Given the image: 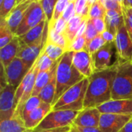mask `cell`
<instances>
[{"label": "cell", "mask_w": 132, "mask_h": 132, "mask_svg": "<svg viewBox=\"0 0 132 132\" xmlns=\"http://www.w3.org/2000/svg\"><path fill=\"white\" fill-rule=\"evenodd\" d=\"M119 61L107 70L94 73L89 78L84 109L97 108L104 103L112 100L113 82Z\"/></svg>", "instance_id": "cell-1"}, {"label": "cell", "mask_w": 132, "mask_h": 132, "mask_svg": "<svg viewBox=\"0 0 132 132\" xmlns=\"http://www.w3.org/2000/svg\"><path fill=\"white\" fill-rule=\"evenodd\" d=\"M73 52L67 51L59 60L56 73V90L53 105L65 91L85 78L73 66Z\"/></svg>", "instance_id": "cell-2"}, {"label": "cell", "mask_w": 132, "mask_h": 132, "mask_svg": "<svg viewBox=\"0 0 132 132\" xmlns=\"http://www.w3.org/2000/svg\"><path fill=\"white\" fill-rule=\"evenodd\" d=\"M88 84L89 78H84L79 83L71 87L65 91L52 106V110H70L76 111H83Z\"/></svg>", "instance_id": "cell-3"}, {"label": "cell", "mask_w": 132, "mask_h": 132, "mask_svg": "<svg viewBox=\"0 0 132 132\" xmlns=\"http://www.w3.org/2000/svg\"><path fill=\"white\" fill-rule=\"evenodd\" d=\"M132 99V62L119 61L113 82L112 100Z\"/></svg>", "instance_id": "cell-4"}, {"label": "cell", "mask_w": 132, "mask_h": 132, "mask_svg": "<svg viewBox=\"0 0 132 132\" xmlns=\"http://www.w3.org/2000/svg\"><path fill=\"white\" fill-rule=\"evenodd\" d=\"M79 112L70 110H52L33 131L72 126Z\"/></svg>", "instance_id": "cell-5"}, {"label": "cell", "mask_w": 132, "mask_h": 132, "mask_svg": "<svg viewBox=\"0 0 132 132\" xmlns=\"http://www.w3.org/2000/svg\"><path fill=\"white\" fill-rule=\"evenodd\" d=\"M46 19V17L39 2L34 1L26 11L24 17L15 33V36L19 37L24 35L29 29L37 26L39 22Z\"/></svg>", "instance_id": "cell-6"}, {"label": "cell", "mask_w": 132, "mask_h": 132, "mask_svg": "<svg viewBox=\"0 0 132 132\" xmlns=\"http://www.w3.org/2000/svg\"><path fill=\"white\" fill-rule=\"evenodd\" d=\"M114 54H118L117 50L114 42H111L107 43L99 50L91 55L94 73L107 70L114 65L116 63H112Z\"/></svg>", "instance_id": "cell-7"}, {"label": "cell", "mask_w": 132, "mask_h": 132, "mask_svg": "<svg viewBox=\"0 0 132 132\" xmlns=\"http://www.w3.org/2000/svg\"><path fill=\"white\" fill-rule=\"evenodd\" d=\"M16 87L6 84L1 87L0 94V121L11 119L15 112L16 104L15 101Z\"/></svg>", "instance_id": "cell-8"}, {"label": "cell", "mask_w": 132, "mask_h": 132, "mask_svg": "<svg viewBox=\"0 0 132 132\" xmlns=\"http://www.w3.org/2000/svg\"><path fill=\"white\" fill-rule=\"evenodd\" d=\"M114 43L119 60L122 62L131 61L132 39L127 31L125 24L119 28L115 36Z\"/></svg>", "instance_id": "cell-9"}, {"label": "cell", "mask_w": 132, "mask_h": 132, "mask_svg": "<svg viewBox=\"0 0 132 132\" xmlns=\"http://www.w3.org/2000/svg\"><path fill=\"white\" fill-rule=\"evenodd\" d=\"M30 69L20 58L15 57L5 69H3L8 84L17 88Z\"/></svg>", "instance_id": "cell-10"}, {"label": "cell", "mask_w": 132, "mask_h": 132, "mask_svg": "<svg viewBox=\"0 0 132 132\" xmlns=\"http://www.w3.org/2000/svg\"><path fill=\"white\" fill-rule=\"evenodd\" d=\"M131 119L132 115L101 114L99 128L102 132H119Z\"/></svg>", "instance_id": "cell-11"}, {"label": "cell", "mask_w": 132, "mask_h": 132, "mask_svg": "<svg viewBox=\"0 0 132 132\" xmlns=\"http://www.w3.org/2000/svg\"><path fill=\"white\" fill-rule=\"evenodd\" d=\"M46 41L47 39L35 44L26 45L19 40V48L16 57L20 58L29 68H31L42 53Z\"/></svg>", "instance_id": "cell-12"}, {"label": "cell", "mask_w": 132, "mask_h": 132, "mask_svg": "<svg viewBox=\"0 0 132 132\" xmlns=\"http://www.w3.org/2000/svg\"><path fill=\"white\" fill-rule=\"evenodd\" d=\"M48 31L49 22L46 19L19 38V40L23 43L26 45H32L46 40L48 36Z\"/></svg>", "instance_id": "cell-13"}, {"label": "cell", "mask_w": 132, "mask_h": 132, "mask_svg": "<svg viewBox=\"0 0 132 132\" xmlns=\"http://www.w3.org/2000/svg\"><path fill=\"white\" fill-rule=\"evenodd\" d=\"M101 114L132 115V99L111 100L97 107Z\"/></svg>", "instance_id": "cell-14"}, {"label": "cell", "mask_w": 132, "mask_h": 132, "mask_svg": "<svg viewBox=\"0 0 132 132\" xmlns=\"http://www.w3.org/2000/svg\"><path fill=\"white\" fill-rule=\"evenodd\" d=\"M101 113L97 108H85L80 111L73 125L80 127L98 128Z\"/></svg>", "instance_id": "cell-15"}, {"label": "cell", "mask_w": 132, "mask_h": 132, "mask_svg": "<svg viewBox=\"0 0 132 132\" xmlns=\"http://www.w3.org/2000/svg\"><path fill=\"white\" fill-rule=\"evenodd\" d=\"M73 64L85 78H90L94 73L91 55L87 50L73 52Z\"/></svg>", "instance_id": "cell-16"}, {"label": "cell", "mask_w": 132, "mask_h": 132, "mask_svg": "<svg viewBox=\"0 0 132 132\" xmlns=\"http://www.w3.org/2000/svg\"><path fill=\"white\" fill-rule=\"evenodd\" d=\"M34 1L37 0H26L24 2L15 5V7L5 18L9 27L14 34L15 33L19 24L21 23L26 13V11Z\"/></svg>", "instance_id": "cell-17"}, {"label": "cell", "mask_w": 132, "mask_h": 132, "mask_svg": "<svg viewBox=\"0 0 132 132\" xmlns=\"http://www.w3.org/2000/svg\"><path fill=\"white\" fill-rule=\"evenodd\" d=\"M52 111V105L45 102H43L37 108L32 111L25 119L24 123L26 127L33 131L37 128L46 116Z\"/></svg>", "instance_id": "cell-18"}, {"label": "cell", "mask_w": 132, "mask_h": 132, "mask_svg": "<svg viewBox=\"0 0 132 132\" xmlns=\"http://www.w3.org/2000/svg\"><path fill=\"white\" fill-rule=\"evenodd\" d=\"M19 48V39L18 36H14L12 40L6 46L0 48V60L2 67L5 69L9 63L17 56Z\"/></svg>", "instance_id": "cell-19"}, {"label": "cell", "mask_w": 132, "mask_h": 132, "mask_svg": "<svg viewBox=\"0 0 132 132\" xmlns=\"http://www.w3.org/2000/svg\"><path fill=\"white\" fill-rule=\"evenodd\" d=\"M0 132H32L28 129L22 118L14 115L11 119L0 122Z\"/></svg>", "instance_id": "cell-20"}, {"label": "cell", "mask_w": 132, "mask_h": 132, "mask_svg": "<svg viewBox=\"0 0 132 132\" xmlns=\"http://www.w3.org/2000/svg\"><path fill=\"white\" fill-rule=\"evenodd\" d=\"M59 60H60V59L56 61L55 65L51 69H50L49 70L45 71V72H39L38 73L36 79L35 87H34V90H33L32 96H38L39 92L41 91V90L46 84H48L51 81V80L55 77Z\"/></svg>", "instance_id": "cell-21"}, {"label": "cell", "mask_w": 132, "mask_h": 132, "mask_svg": "<svg viewBox=\"0 0 132 132\" xmlns=\"http://www.w3.org/2000/svg\"><path fill=\"white\" fill-rule=\"evenodd\" d=\"M107 30L116 36L119 28L125 24L122 12L116 10H108L104 18Z\"/></svg>", "instance_id": "cell-22"}, {"label": "cell", "mask_w": 132, "mask_h": 132, "mask_svg": "<svg viewBox=\"0 0 132 132\" xmlns=\"http://www.w3.org/2000/svg\"><path fill=\"white\" fill-rule=\"evenodd\" d=\"M56 78L55 75V77L51 80V81L41 90L38 97L40 98V100L43 102L53 105L55 94H56Z\"/></svg>", "instance_id": "cell-23"}, {"label": "cell", "mask_w": 132, "mask_h": 132, "mask_svg": "<svg viewBox=\"0 0 132 132\" xmlns=\"http://www.w3.org/2000/svg\"><path fill=\"white\" fill-rule=\"evenodd\" d=\"M84 17L80 15H76L72 19H70L67 24V27L64 32V34L67 36V39L69 42V44L77 37V34L79 29V27L82 22Z\"/></svg>", "instance_id": "cell-24"}, {"label": "cell", "mask_w": 132, "mask_h": 132, "mask_svg": "<svg viewBox=\"0 0 132 132\" xmlns=\"http://www.w3.org/2000/svg\"><path fill=\"white\" fill-rule=\"evenodd\" d=\"M46 42L59 46L63 48L64 50H66V51H67L69 42L67 39L66 35L64 33H58L53 28H49Z\"/></svg>", "instance_id": "cell-25"}, {"label": "cell", "mask_w": 132, "mask_h": 132, "mask_svg": "<svg viewBox=\"0 0 132 132\" xmlns=\"http://www.w3.org/2000/svg\"><path fill=\"white\" fill-rule=\"evenodd\" d=\"M15 34L11 31L5 19H1L0 22V48L6 46L14 38Z\"/></svg>", "instance_id": "cell-26"}, {"label": "cell", "mask_w": 132, "mask_h": 132, "mask_svg": "<svg viewBox=\"0 0 132 132\" xmlns=\"http://www.w3.org/2000/svg\"><path fill=\"white\" fill-rule=\"evenodd\" d=\"M43 52L53 60L56 61L59 59H60L62 57V56L67 51H66V50H64L63 48H62L59 46H56L55 44L50 43L46 42V43L43 48Z\"/></svg>", "instance_id": "cell-27"}, {"label": "cell", "mask_w": 132, "mask_h": 132, "mask_svg": "<svg viewBox=\"0 0 132 132\" xmlns=\"http://www.w3.org/2000/svg\"><path fill=\"white\" fill-rule=\"evenodd\" d=\"M107 10L101 4V2L98 0L93 5H91L89 8L88 17L89 19H104L106 15Z\"/></svg>", "instance_id": "cell-28"}, {"label": "cell", "mask_w": 132, "mask_h": 132, "mask_svg": "<svg viewBox=\"0 0 132 132\" xmlns=\"http://www.w3.org/2000/svg\"><path fill=\"white\" fill-rule=\"evenodd\" d=\"M43 101L40 100V98L38 96H32L26 103L24 106V109L22 111V119H24L32 112L36 108H37Z\"/></svg>", "instance_id": "cell-29"}, {"label": "cell", "mask_w": 132, "mask_h": 132, "mask_svg": "<svg viewBox=\"0 0 132 132\" xmlns=\"http://www.w3.org/2000/svg\"><path fill=\"white\" fill-rule=\"evenodd\" d=\"M56 61H54L51 58H50L46 54H45V53L43 50L42 53L40 54L39 57L38 58L39 72H45V71L49 70L55 65Z\"/></svg>", "instance_id": "cell-30"}, {"label": "cell", "mask_w": 132, "mask_h": 132, "mask_svg": "<svg viewBox=\"0 0 132 132\" xmlns=\"http://www.w3.org/2000/svg\"><path fill=\"white\" fill-rule=\"evenodd\" d=\"M39 2L45 13L47 21L50 22L53 18L55 5L56 4L57 0H40Z\"/></svg>", "instance_id": "cell-31"}, {"label": "cell", "mask_w": 132, "mask_h": 132, "mask_svg": "<svg viewBox=\"0 0 132 132\" xmlns=\"http://www.w3.org/2000/svg\"><path fill=\"white\" fill-rule=\"evenodd\" d=\"M69 3H70L69 0H57L56 4L55 5L53 18H52L51 21L49 22V24L54 23L60 17L62 16L63 13L64 12V11H65V9L67 7Z\"/></svg>", "instance_id": "cell-32"}, {"label": "cell", "mask_w": 132, "mask_h": 132, "mask_svg": "<svg viewBox=\"0 0 132 132\" xmlns=\"http://www.w3.org/2000/svg\"><path fill=\"white\" fill-rule=\"evenodd\" d=\"M106 43H107L102 37L101 34H99L87 44L86 50H88V52L90 53V55H93L94 53H96L97 50H99Z\"/></svg>", "instance_id": "cell-33"}, {"label": "cell", "mask_w": 132, "mask_h": 132, "mask_svg": "<svg viewBox=\"0 0 132 132\" xmlns=\"http://www.w3.org/2000/svg\"><path fill=\"white\" fill-rule=\"evenodd\" d=\"M87 43L84 36L76 37L68 46L67 51L72 52H79L84 50H86Z\"/></svg>", "instance_id": "cell-34"}, {"label": "cell", "mask_w": 132, "mask_h": 132, "mask_svg": "<svg viewBox=\"0 0 132 132\" xmlns=\"http://www.w3.org/2000/svg\"><path fill=\"white\" fill-rule=\"evenodd\" d=\"M17 0H3L0 5V17L5 19L9 12L15 7Z\"/></svg>", "instance_id": "cell-35"}, {"label": "cell", "mask_w": 132, "mask_h": 132, "mask_svg": "<svg viewBox=\"0 0 132 132\" xmlns=\"http://www.w3.org/2000/svg\"><path fill=\"white\" fill-rule=\"evenodd\" d=\"M122 14L124 17L125 26L132 39V9L122 6Z\"/></svg>", "instance_id": "cell-36"}, {"label": "cell", "mask_w": 132, "mask_h": 132, "mask_svg": "<svg viewBox=\"0 0 132 132\" xmlns=\"http://www.w3.org/2000/svg\"><path fill=\"white\" fill-rule=\"evenodd\" d=\"M97 35H99L98 32L97 31V29H95L94 24H93V22H92V19H88V22H87V28H86V31L84 32V37H85V39H86V43H87V44L93 39H94ZM87 48V47H86Z\"/></svg>", "instance_id": "cell-37"}, {"label": "cell", "mask_w": 132, "mask_h": 132, "mask_svg": "<svg viewBox=\"0 0 132 132\" xmlns=\"http://www.w3.org/2000/svg\"><path fill=\"white\" fill-rule=\"evenodd\" d=\"M106 10H116L122 12V5L116 0H99Z\"/></svg>", "instance_id": "cell-38"}, {"label": "cell", "mask_w": 132, "mask_h": 132, "mask_svg": "<svg viewBox=\"0 0 132 132\" xmlns=\"http://www.w3.org/2000/svg\"><path fill=\"white\" fill-rule=\"evenodd\" d=\"M67 22L61 16L54 23L49 24V28H53L58 33H64Z\"/></svg>", "instance_id": "cell-39"}, {"label": "cell", "mask_w": 132, "mask_h": 132, "mask_svg": "<svg viewBox=\"0 0 132 132\" xmlns=\"http://www.w3.org/2000/svg\"><path fill=\"white\" fill-rule=\"evenodd\" d=\"M77 15L76 12V8H75V2H70L66 8L64 12L62 15V17L68 22L70 19H72L73 16Z\"/></svg>", "instance_id": "cell-40"}, {"label": "cell", "mask_w": 132, "mask_h": 132, "mask_svg": "<svg viewBox=\"0 0 132 132\" xmlns=\"http://www.w3.org/2000/svg\"><path fill=\"white\" fill-rule=\"evenodd\" d=\"M92 22H93V24H94L95 29H97V31L98 32L99 34H102L107 29L104 19H101V18L93 19Z\"/></svg>", "instance_id": "cell-41"}, {"label": "cell", "mask_w": 132, "mask_h": 132, "mask_svg": "<svg viewBox=\"0 0 132 132\" xmlns=\"http://www.w3.org/2000/svg\"><path fill=\"white\" fill-rule=\"evenodd\" d=\"M101 36L104 38V39L106 41V43H111V42H114L115 40V35L107 29L101 34Z\"/></svg>", "instance_id": "cell-42"}, {"label": "cell", "mask_w": 132, "mask_h": 132, "mask_svg": "<svg viewBox=\"0 0 132 132\" xmlns=\"http://www.w3.org/2000/svg\"><path fill=\"white\" fill-rule=\"evenodd\" d=\"M80 132H102L100 128H87V127H80L74 125Z\"/></svg>", "instance_id": "cell-43"}, {"label": "cell", "mask_w": 132, "mask_h": 132, "mask_svg": "<svg viewBox=\"0 0 132 132\" xmlns=\"http://www.w3.org/2000/svg\"><path fill=\"white\" fill-rule=\"evenodd\" d=\"M71 129V126H67L64 128H55V129H49V130H43V131H33L32 132H67Z\"/></svg>", "instance_id": "cell-44"}, {"label": "cell", "mask_w": 132, "mask_h": 132, "mask_svg": "<svg viewBox=\"0 0 132 132\" xmlns=\"http://www.w3.org/2000/svg\"><path fill=\"white\" fill-rule=\"evenodd\" d=\"M119 132H132V121L131 120Z\"/></svg>", "instance_id": "cell-45"}, {"label": "cell", "mask_w": 132, "mask_h": 132, "mask_svg": "<svg viewBox=\"0 0 132 132\" xmlns=\"http://www.w3.org/2000/svg\"><path fill=\"white\" fill-rule=\"evenodd\" d=\"M123 7L125 8H131L132 9V0H124Z\"/></svg>", "instance_id": "cell-46"}, {"label": "cell", "mask_w": 132, "mask_h": 132, "mask_svg": "<svg viewBox=\"0 0 132 132\" xmlns=\"http://www.w3.org/2000/svg\"><path fill=\"white\" fill-rule=\"evenodd\" d=\"M97 1H98V0H87V4L90 7L91 5H93L94 3H95Z\"/></svg>", "instance_id": "cell-47"}, {"label": "cell", "mask_w": 132, "mask_h": 132, "mask_svg": "<svg viewBox=\"0 0 132 132\" xmlns=\"http://www.w3.org/2000/svg\"><path fill=\"white\" fill-rule=\"evenodd\" d=\"M70 131L71 132H80L78 131V129L73 125L72 126H71V129H70Z\"/></svg>", "instance_id": "cell-48"}, {"label": "cell", "mask_w": 132, "mask_h": 132, "mask_svg": "<svg viewBox=\"0 0 132 132\" xmlns=\"http://www.w3.org/2000/svg\"><path fill=\"white\" fill-rule=\"evenodd\" d=\"M26 0H17V2H16V5H19V4H21V3H22V2H26Z\"/></svg>", "instance_id": "cell-49"}, {"label": "cell", "mask_w": 132, "mask_h": 132, "mask_svg": "<svg viewBox=\"0 0 132 132\" xmlns=\"http://www.w3.org/2000/svg\"><path fill=\"white\" fill-rule=\"evenodd\" d=\"M70 1V2H76V0H69Z\"/></svg>", "instance_id": "cell-50"}, {"label": "cell", "mask_w": 132, "mask_h": 132, "mask_svg": "<svg viewBox=\"0 0 132 132\" xmlns=\"http://www.w3.org/2000/svg\"><path fill=\"white\" fill-rule=\"evenodd\" d=\"M2 2H3V0H0V5L2 4Z\"/></svg>", "instance_id": "cell-51"}, {"label": "cell", "mask_w": 132, "mask_h": 132, "mask_svg": "<svg viewBox=\"0 0 132 132\" xmlns=\"http://www.w3.org/2000/svg\"><path fill=\"white\" fill-rule=\"evenodd\" d=\"M67 132H71V131H70H70H67Z\"/></svg>", "instance_id": "cell-52"}, {"label": "cell", "mask_w": 132, "mask_h": 132, "mask_svg": "<svg viewBox=\"0 0 132 132\" xmlns=\"http://www.w3.org/2000/svg\"><path fill=\"white\" fill-rule=\"evenodd\" d=\"M37 1H40V0H37Z\"/></svg>", "instance_id": "cell-53"}, {"label": "cell", "mask_w": 132, "mask_h": 132, "mask_svg": "<svg viewBox=\"0 0 132 132\" xmlns=\"http://www.w3.org/2000/svg\"><path fill=\"white\" fill-rule=\"evenodd\" d=\"M131 62H132V60H131Z\"/></svg>", "instance_id": "cell-54"}, {"label": "cell", "mask_w": 132, "mask_h": 132, "mask_svg": "<svg viewBox=\"0 0 132 132\" xmlns=\"http://www.w3.org/2000/svg\"><path fill=\"white\" fill-rule=\"evenodd\" d=\"M131 121H132V119H131Z\"/></svg>", "instance_id": "cell-55"}, {"label": "cell", "mask_w": 132, "mask_h": 132, "mask_svg": "<svg viewBox=\"0 0 132 132\" xmlns=\"http://www.w3.org/2000/svg\"><path fill=\"white\" fill-rule=\"evenodd\" d=\"M123 3H124V2H123Z\"/></svg>", "instance_id": "cell-56"}]
</instances>
